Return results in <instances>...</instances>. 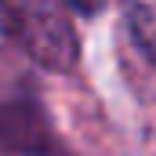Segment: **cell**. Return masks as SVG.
<instances>
[{"label": "cell", "instance_id": "7a4b0ae2", "mask_svg": "<svg viewBox=\"0 0 156 156\" xmlns=\"http://www.w3.org/2000/svg\"><path fill=\"white\" fill-rule=\"evenodd\" d=\"M7 37H11V15H7V7L0 4V47L7 44Z\"/></svg>", "mask_w": 156, "mask_h": 156}, {"label": "cell", "instance_id": "3957f363", "mask_svg": "<svg viewBox=\"0 0 156 156\" xmlns=\"http://www.w3.org/2000/svg\"><path fill=\"white\" fill-rule=\"evenodd\" d=\"M73 4H76L80 11H94V7H102L105 0H73Z\"/></svg>", "mask_w": 156, "mask_h": 156}, {"label": "cell", "instance_id": "6da1fadb", "mask_svg": "<svg viewBox=\"0 0 156 156\" xmlns=\"http://www.w3.org/2000/svg\"><path fill=\"white\" fill-rule=\"evenodd\" d=\"M127 15L142 51L156 62V0H127Z\"/></svg>", "mask_w": 156, "mask_h": 156}]
</instances>
